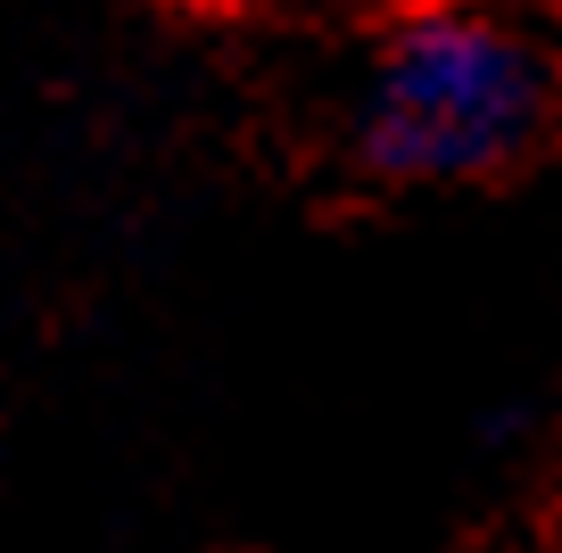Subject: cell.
Returning a JSON list of instances; mask_svg holds the SVG:
<instances>
[{
  "instance_id": "cell-1",
  "label": "cell",
  "mask_w": 562,
  "mask_h": 553,
  "mask_svg": "<svg viewBox=\"0 0 562 553\" xmlns=\"http://www.w3.org/2000/svg\"><path fill=\"white\" fill-rule=\"evenodd\" d=\"M562 108V67L538 25L496 0H439L389 25L356 91V157L405 191L513 173Z\"/></svg>"
},
{
  "instance_id": "cell-2",
  "label": "cell",
  "mask_w": 562,
  "mask_h": 553,
  "mask_svg": "<svg viewBox=\"0 0 562 553\" xmlns=\"http://www.w3.org/2000/svg\"><path fill=\"white\" fill-rule=\"evenodd\" d=\"M364 9H397V18H414V9H439V0H364Z\"/></svg>"
}]
</instances>
